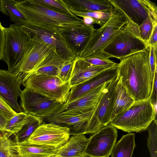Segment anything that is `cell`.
I'll use <instances>...</instances> for the list:
<instances>
[{"label": "cell", "instance_id": "1", "mask_svg": "<svg viewBox=\"0 0 157 157\" xmlns=\"http://www.w3.org/2000/svg\"><path fill=\"white\" fill-rule=\"evenodd\" d=\"M149 56V51H141L123 58L117 64L120 81L135 101L147 99L151 93Z\"/></svg>", "mask_w": 157, "mask_h": 157}, {"label": "cell", "instance_id": "2", "mask_svg": "<svg viewBox=\"0 0 157 157\" xmlns=\"http://www.w3.org/2000/svg\"><path fill=\"white\" fill-rule=\"evenodd\" d=\"M15 5L25 16L28 23L34 25L59 29L84 25L83 19L77 16L57 12L37 0L17 1Z\"/></svg>", "mask_w": 157, "mask_h": 157}, {"label": "cell", "instance_id": "3", "mask_svg": "<svg viewBox=\"0 0 157 157\" xmlns=\"http://www.w3.org/2000/svg\"><path fill=\"white\" fill-rule=\"evenodd\" d=\"M156 109L150 99L135 101L126 110L117 116L110 123L116 128L128 133L147 130L156 119Z\"/></svg>", "mask_w": 157, "mask_h": 157}, {"label": "cell", "instance_id": "4", "mask_svg": "<svg viewBox=\"0 0 157 157\" xmlns=\"http://www.w3.org/2000/svg\"><path fill=\"white\" fill-rule=\"evenodd\" d=\"M148 48L141 39L139 28L128 19L127 23L118 31L101 51L120 60L133 54L147 51Z\"/></svg>", "mask_w": 157, "mask_h": 157}, {"label": "cell", "instance_id": "5", "mask_svg": "<svg viewBox=\"0 0 157 157\" xmlns=\"http://www.w3.org/2000/svg\"><path fill=\"white\" fill-rule=\"evenodd\" d=\"M3 29L5 42L2 59L7 64L9 72L21 76L19 66L26 44L31 38L21 30L19 25L11 24Z\"/></svg>", "mask_w": 157, "mask_h": 157}, {"label": "cell", "instance_id": "6", "mask_svg": "<svg viewBox=\"0 0 157 157\" xmlns=\"http://www.w3.org/2000/svg\"><path fill=\"white\" fill-rule=\"evenodd\" d=\"M32 91L62 104L67 102L71 87L69 82H64L56 76L32 74L22 83Z\"/></svg>", "mask_w": 157, "mask_h": 157}, {"label": "cell", "instance_id": "7", "mask_svg": "<svg viewBox=\"0 0 157 157\" xmlns=\"http://www.w3.org/2000/svg\"><path fill=\"white\" fill-rule=\"evenodd\" d=\"M128 22V18L120 10L114 7L108 21L102 26L95 29L83 53L82 58L101 51L118 31Z\"/></svg>", "mask_w": 157, "mask_h": 157}, {"label": "cell", "instance_id": "8", "mask_svg": "<svg viewBox=\"0 0 157 157\" xmlns=\"http://www.w3.org/2000/svg\"><path fill=\"white\" fill-rule=\"evenodd\" d=\"M20 97L24 112L43 120L53 115L63 105L26 87Z\"/></svg>", "mask_w": 157, "mask_h": 157}, {"label": "cell", "instance_id": "9", "mask_svg": "<svg viewBox=\"0 0 157 157\" xmlns=\"http://www.w3.org/2000/svg\"><path fill=\"white\" fill-rule=\"evenodd\" d=\"M21 30L31 38L37 36L45 43L54 46L64 61L73 60L75 56L70 50L58 29L27 23L20 25Z\"/></svg>", "mask_w": 157, "mask_h": 157}, {"label": "cell", "instance_id": "10", "mask_svg": "<svg viewBox=\"0 0 157 157\" xmlns=\"http://www.w3.org/2000/svg\"><path fill=\"white\" fill-rule=\"evenodd\" d=\"M113 6L121 11L128 19L139 27L150 16L157 21L156 4L148 0H109Z\"/></svg>", "mask_w": 157, "mask_h": 157}, {"label": "cell", "instance_id": "11", "mask_svg": "<svg viewBox=\"0 0 157 157\" xmlns=\"http://www.w3.org/2000/svg\"><path fill=\"white\" fill-rule=\"evenodd\" d=\"M117 128L109 124L92 134L85 154L90 157H109L116 143Z\"/></svg>", "mask_w": 157, "mask_h": 157}, {"label": "cell", "instance_id": "12", "mask_svg": "<svg viewBox=\"0 0 157 157\" xmlns=\"http://www.w3.org/2000/svg\"><path fill=\"white\" fill-rule=\"evenodd\" d=\"M69 129L52 123H43L30 136V143L59 148L70 138Z\"/></svg>", "mask_w": 157, "mask_h": 157}, {"label": "cell", "instance_id": "13", "mask_svg": "<svg viewBox=\"0 0 157 157\" xmlns=\"http://www.w3.org/2000/svg\"><path fill=\"white\" fill-rule=\"evenodd\" d=\"M55 49H56L54 46L45 43L37 36L31 37L26 44L19 66L23 79L25 75L31 72L39 63Z\"/></svg>", "mask_w": 157, "mask_h": 157}, {"label": "cell", "instance_id": "14", "mask_svg": "<svg viewBox=\"0 0 157 157\" xmlns=\"http://www.w3.org/2000/svg\"><path fill=\"white\" fill-rule=\"evenodd\" d=\"M110 82L100 86L75 100L63 104L53 115H79L95 110Z\"/></svg>", "mask_w": 157, "mask_h": 157}, {"label": "cell", "instance_id": "15", "mask_svg": "<svg viewBox=\"0 0 157 157\" xmlns=\"http://www.w3.org/2000/svg\"><path fill=\"white\" fill-rule=\"evenodd\" d=\"M70 50L80 56L87 46L95 29L93 25H74L58 29Z\"/></svg>", "mask_w": 157, "mask_h": 157}, {"label": "cell", "instance_id": "16", "mask_svg": "<svg viewBox=\"0 0 157 157\" xmlns=\"http://www.w3.org/2000/svg\"><path fill=\"white\" fill-rule=\"evenodd\" d=\"M22 80L21 75L0 69V97L17 113L23 112L17 101L22 92Z\"/></svg>", "mask_w": 157, "mask_h": 157}, {"label": "cell", "instance_id": "17", "mask_svg": "<svg viewBox=\"0 0 157 157\" xmlns=\"http://www.w3.org/2000/svg\"><path fill=\"white\" fill-rule=\"evenodd\" d=\"M94 111L79 115L54 114L44 120L68 128L70 135L90 134L89 123Z\"/></svg>", "mask_w": 157, "mask_h": 157}, {"label": "cell", "instance_id": "18", "mask_svg": "<svg viewBox=\"0 0 157 157\" xmlns=\"http://www.w3.org/2000/svg\"><path fill=\"white\" fill-rule=\"evenodd\" d=\"M117 66V64L100 72L87 81L71 87L66 103L75 100L115 79L118 75Z\"/></svg>", "mask_w": 157, "mask_h": 157}, {"label": "cell", "instance_id": "19", "mask_svg": "<svg viewBox=\"0 0 157 157\" xmlns=\"http://www.w3.org/2000/svg\"><path fill=\"white\" fill-rule=\"evenodd\" d=\"M111 67L93 65L86 61L84 58L76 56L73 60L71 75L69 81L70 86L72 87L83 83Z\"/></svg>", "mask_w": 157, "mask_h": 157}, {"label": "cell", "instance_id": "20", "mask_svg": "<svg viewBox=\"0 0 157 157\" xmlns=\"http://www.w3.org/2000/svg\"><path fill=\"white\" fill-rule=\"evenodd\" d=\"M117 75L116 78L108 84L97 107L94 110L101 124L103 126L110 123L114 101L115 91L119 81Z\"/></svg>", "mask_w": 157, "mask_h": 157}, {"label": "cell", "instance_id": "21", "mask_svg": "<svg viewBox=\"0 0 157 157\" xmlns=\"http://www.w3.org/2000/svg\"><path fill=\"white\" fill-rule=\"evenodd\" d=\"M64 61L56 49L53 50L39 63L31 72L25 75L21 84L32 74L56 76L59 68Z\"/></svg>", "mask_w": 157, "mask_h": 157}, {"label": "cell", "instance_id": "22", "mask_svg": "<svg viewBox=\"0 0 157 157\" xmlns=\"http://www.w3.org/2000/svg\"><path fill=\"white\" fill-rule=\"evenodd\" d=\"M63 1L69 10L78 12H112L114 8L109 0Z\"/></svg>", "mask_w": 157, "mask_h": 157}, {"label": "cell", "instance_id": "23", "mask_svg": "<svg viewBox=\"0 0 157 157\" xmlns=\"http://www.w3.org/2000/svg\"><path fill=\"white\" fill-rule=\"evenodd\" d=\"M89 140L84 134L73 135L58 149L56 154L60 157H83Z\"/></svg>", "mask_w": 157, "mask_h": 157}, {"label": "cell", "instance_id": "24", "mask_svg": "<svg viewBox=\"0 0 157 157\" xmlns=\"http://www.w3.org/2000/svg\"><path fill=\"white\" fill-rule=\"evenodd\" d=\"M16 144L18 157H48L56 154L59 148L30 143L27 140Z\"/></svg>", "mask_w": 157, "mask_h": 157}, {"label": "cell", "instance_id": "25", "mask_svg": "<svg viewBox=\"0 0 157 157\" xmlns=\"http://www.w3.org/2000/svg\"><path fill=\"white\" fill-rule=\"evenodd\" d=\"M134 101V99L121 84L119 79L116 89L111 121L117 116L127 110Z\"/></svg>", "mask_w": 157, "mask_h": 157}, {"label": "cell", "instance_id": "26", "mask_svg": "<svg viewBox=\"0 0 157 157\" xmlns=\"http://www.w3.org/2000/svg\"><path fill=\"white\" fill-rule=\"evenodd\" d=\"M135 133L123 135L116 143L111 154V157H131L136 146Z\"/></svg>", "mask_w": 157, "mask_h": 157}, {"label": "cell", "instance_id": "27", "mask_svg": "<svg viewBox=\"0 0 157 157\" xmlns=\"http://www.w3.org/2000/svg\"><path fill=\"white\" fill-rule=\"evenodd\" d=\"M17 1L13 0H0V11L8 16L10 20L19 25L28 23L26 18L16 6Z\"/></svg>", "mask_w": 157, "mask_h": 157}, {"label": "cell", "instance_id": "28", "mask_svg": "<svg viewBox=\"0 0 157 157\" xmlns=\"http://www.w3.org/2000/svg\"><path fill=\"white\" fill-rule=\"evenodd\" d=\"M28 114L27 121L19 131L14 134L16 143H21L28 140L35 130L44 123L42 118Z\"/></svg>", "mask_w": 157, "mask_h": 157}, {"label": "cell", "instance_id": "29", "mask_svg": "<svg viewBox=\"0 0 157 157\" xmlns=\"http://www.w3.org/2000/svg\"><path fill=\"white\" fill-rule=\"evenodd\" d=\"M28 119V114L24 112L17 113L8 120L5 131L11 134H15L21 129Z\"/></svg>", "mask_w": 157, "mask_h": 157}, {"label": "cell", "instance_id": "30", "mask_svg": "<svg viewBox=\"0 0 157 157\" xmlns=\"http://www.w3.org/2000/svg\"><path fill=\"white\" fill-rule=\"evenodd\" d=\"M110 58L111 57L109 55L101 51L90 55L84 59L87 62L93 65L112 67L117 63L110 60Z\"/></svg>", "mask_w": 157, "mask_h": 157}, {"label": "cell", "instance_id": "31", "mask_svg": "<svg viewBox=\"0 0 157 157\" xmlns=\"http://www.w3.org/2000/svg\"><path fill=\"white\" fill-rule=\"evenodd\" d=\"M69 10L73 15L76 16L81 17L88 16L92 18L95 21L96 24L99 25L101 27L108 21L112 13L107 12H90L83 13Z\"/></svg>", "mask_w": 157, "mask_h": 157}, {"label": "cell", "instance_id": "32", "mask_svg": "<svg viewBox=\"0 0 157 157\" xmlns=\"http://www.w3.org/2000/svg\"><path fill=\"white\" fill-rule=\"evenodd\" d=\"M147 129L148 133L147 144L151 157H157L156 119H154L152 121Z\"/></svg>", "mask_w": 157, "mask_h": 157}, {"label": "cell", "instance_id": "33", "mask_svg": "<svg viewBox=\"0 0 157 157\" xmlns=\"http://www.w3.org/2000/svg\"><path fill=\"white\" fill-rule=\"evenodd\" d=\"M156 25H157V22L155 21L149 16L139 27L140 37L148 48V41L154 27Z\"/></svg>", "mask_w": 157, "mask_h": 157}, {"label": "cell", "instance_id": "34", "mask_svg": "<svg viewBox=\"0 0 157 157\" xmlns=\"http://www.w3.org/2000/svg\"><path fill=\"white\" fill-rule=\"evenodd\" d=\"M39 3L61 13L73 16L63 0H37Z\"/></svg>", "mask_w": 157, "mask_h": 157}, {"label": "cell", "instance_id": "35", "mask_svg": "<svg viewBox=\"0 0 157 157\" xmlns=\"http://www.w3.org/2000/svg\"><path fill=\"white\" fill-rule=\"evenodd\" d=\"M73 60L64 61L59 68L56 76L64 82H69L71 75Z\"/></svg>", "mask_w": 157, "mask_h": 157}, {"label": "cell", "instance_id": "36", "mask_svg": "<svg viewBox=\"0 0 157 157\" xmlns=\"http://www.w3.org/2000/svg\"><path fill=\"white\" fill-rule=\"evenodd\" d=\"M157 46H150L149 47L147 51L149 53V63L152 82L155 71L157 68Z\"/></svg>", "mask_w": 157, "mask_h": 157}, {"label": "cell", "instance_id": "37", "mask_svg": "<svg viewBox=\"0 0 157 157\" xmlns=\"http://www.w3.org/2000/svg\"><path fill=\"white\" fill-rule=\"evenodd\" d=\"M0 111L8 120L10 119L17 113L13 111L0 97Z\"/></svg>", "mask_w": 157, "mask_h": 157}, {"label": "cell", "instance_id": "38", "mask_svg": "<svg viewBox=\"0 0 157 157\" xmlns=\"http://www.w3.org/2000/svg\"><path fill=\"white\" fill-rule=\"evenodd\" d=\"M157 68L156 69L153 80L151 93L149 99L154 108L156 109L157 101Z\"/></svg>", "mask_w": 157, "mask_h": 157}, {"label": "cell", "instance_id": "39", "mask_svg": "<svg viewBox=\"0 0 157 157\" xmlns=\"http://www.w3.org/2000/svg\"><path fill=\"white\" fill-rule=\"evenodd\" d=\"M3 28V27L2 26L0 22V60L2 59L5 42V34Z\"/></svg>", "mask_w": 157, "mask_h": 157}, {"label": "cell", "instance_id": "40", "mask_svg": "<svg viewBox=\"0 0 157 157\" xmlns=\"http://www.w3.org/2000/svg\"><path fill=\"white\" fill-rule=\"evenodd\" d=\"M150 46H157V25L154 26L148 42V48Z\"/></svg>", "mask_w": 157, "mask_h": 157}, {"label": "cell", "instance_id": "41", "mask_svg": "<svg viewBox=\"0 0 157 157\" xmlns=\"http://www.w3.org/2000/svg\"><path fill=\"white\" fill-rule=\"evenodd\" d=\"M8 119L0 111V130L5 131V129Z\"/></svg>", "mask_w": 157, "mask_h": 157}, {"label": "cell", "instance_id": "42", "mask_svg": "<svg viewBox=\"0 0 157 157\" xmlns=\"http://www.w3.org/2000/svg\"><path fill=\"white\" fill-rule=\"evenodd\" d=\"M84 24L86 25H92L96 24L95 21L92 18L88 16H84L82 17Z\"/></svg>", "mask_w": 157, "mask_h": 157}, {"label": "cell", "instance_id": "43", "mask_svg": "<svg viewBox=\"0 0 157 157\" xmlns=\"http://www.w3.org/2000/svg\"><path fill=\"white\" fill-rule=\"evenodd\" d=\"M6 132V131L0 130V143L1 142L2 139L4 138Z\"/></svg>", "mask_w": 157, "mask_h": 157}, {"label": "cell", "instance_id": "44", "mask_svg": "<svg viewBox=\"0 0 157 157\" xmlns=\"http://www.w3.org/2000/svg\"><path fill=\"white\" fill-rule=\"evenodd\" d=\"M48 157H60L58 156L57 155H56V154L52 155L51 156H49Z\"/></svg>", "mask_w": 157, "mask_h": 157}, {"label": "cell", "instance_id": "45", "mask_svg": "<svg viewBox=\"0 0 157 157\" xmlns=\"http://www.w3.org/2000/svg\"><path fill=\"white\" fill-rule=\"evenodd\" d=\"M83 157H88V156H87V155H85V156Z\"/></svg>", "mask_w": 157, "mask_h": 157}, {"label": "cell", "instance_id": "46", "mask_svg": "<svg viewBox=\"0 0 157 157\" xmlns=\"http://www.w3.org/2000/svg\"></svg>", "mask_w": 157, "mask_h": 157}]
</instances>
